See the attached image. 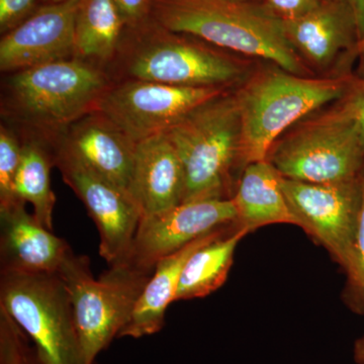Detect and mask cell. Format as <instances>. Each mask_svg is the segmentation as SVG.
I'll use <instances>...</instances> for the list:
<instances>
[{
    "mask_svg": "<svg viewBox=\"0 0 364 364\" xmlns=\"http://www.w3.org/2000/svg\"><path fill=\"white\" fill-rule=\"evenodd\" d=\"M231 198L237 210V226L248 232L272 224L299 227L282 189V176L268 160L244 167Z\"/></svg>",
    "mask_w": 364,
    "mask_h": 364,
    "instance_id": "obj_18",
    "label": "cell"
},
{
    "mask_svg": "<svg viewBox=\"0 0 364 364\" xmlns=\"http://www.w3.org/2000/svg\"><path fill=\"white\" fill-rule=\"evenodd\" d=\"M323 0H264L262 6L282 21L294 20L317 9Z\"/></svg>",
    "mask_w": 364,
    "mask_h": 364,
    "instance_id": "obj_28",
    "label": "cell"
},
{
    "mask_svg": "<svg viewBox=\"0 0 364 364\" xmlns=\"http://www.w3.org/2000/svg\"><path fill=\"white\" fill-rule=\"evenodd\" d=\"M356 57L360 60V71L359 73H364V36L363 39L359 41L358 47H356Z\"/></svg>",
    "mask_w": 364,
    "mask_h": 364,
    "instance_id": "obj_31",
    "label": "cell"
},
{
    "mask_svg": "<svg viewBox=\"0 0 364 364\" xmlns=\"http://www.w3.org/2000/svg\"><path fill=\"white\" fill-rule=\"evenodd\" d=\"M136 144L97 111L67 128L58 152L129 193Z\"/></svg>",
    "mask_w": 364,
    "mask_h": 364,
    "instance_id": "obj_15",
    "label": "cell"
},
{
    "mask_svg": "<svg viewBox=\"0 0 364 364\" xmlns=\"http://www.w3.org/2000/svg\"><path fill=\"white\" fill-rule=\"evenodd\" d=\"M9 86L23 117L53 129L68 128L95 112L109 87L104 72L75 57L14 72Z\"/></svg>",
    "mask_w": 364,
    "mask_h": 364,
    "instance_id": "obj_7",
    "label": "cell"
},
{
    "mask_svg": "<svg viewBox=\"0 0 364 364\" xmlns=\"http://www.w3.org/2000/svg\"><path fill=\"white\" fill-rule=\"evenodd\" d=\"M0 306L42 364H86L70 296L57 272H0Z\"/></svg>",
    "mask_w": 364,
    "mask_h": 364,
    "instance_id": "obj_6",
    "label": "cell"
},
{
    "mask_svg": "<svg viewBox=\"0 0 364 364\" xmlns=\"http://www.w3.org/2000/svg\"><path fill=\"white\" fill-rule=\"evenodd\" d=\"M358 354L359 360L360 363L364 364V341L360 344V346L358 347Z\"/></svg>",
    "mask_w": 364,
    "mask_h": 364,
    "instance_id": "obj_33",
    "label": "cell"
},
{
    "mask_svg": "<svg viewBox=\"0 0 364 364\" xmlns=\"http://www.w3.org/2000/svg\"><path fill=\"white\" fill-rule=\"evenodd\" d=\"M79 0L43 4L0 41V69L18 72L75 57L74 23Z\"/></svg>",
    "mask_w": 364,
    "mask_h": 364,
    "instance_id": "obj_13",
    "label": "cell"
},
{
    "mask_svg": "<svg viewBox=\"0 0 364 364\" xmlns=\"http://www.w3.org/2000/svg\"><path fill=\"white\" fill-rule=\"evenodd\" d=\"M119 52L127 54L129 79L169 85L234 90L253 70L248 58L172 32L152 18L136 28H124Z\"/></svg>",
    "mask_w": 364,
    "mask_h": 364,
    "instance_id": "obj_3",
    "label": "cell"
},
{
    "mask_svg": "<svg viewBox=\"0 0 364 364\" xmlns=\"http://www.w3.org/2000/svg\"><path fill=\"white\" fill-rule=\"evenodd\" d=\"M361 188V207L359 214L358 234L354 248V267L349 275L351 286L364 299V168L359 176Z\"/></svg>",
    "mask_w": 364,
    "mask_h": 364,
    "instance_id": "obj_27",
    "label": "cell"
},
{
    "mask_svg": "<svg viewBox=\"0 0 364 364\" xmlns=\"http://www.w3.org/2000/svg\"><path fill=\"white\" fill-rule=\"evenodd\" d=\"M186 176L184 202L231 198L232 174L241 167V117L235 90L208 100L166 132Z\"/></svg>",
    "mask_w": 364,
    "mask_h": 364,
    "instance_id": "obj_4",
    "label": "cell"
},
{
    "mask_svg": "<svg viewBox=\"0 0 364 364\" xmlns=\"http://www.w3.org/2000/svg\"><path fill=\"white\" fill-rule=\"evenodd\" d=\"M121 14L124 26L136 28L145 23L152 16L155 0H112Z\"/></svg>",
    "mask_w": 364,
    "mask_h": 364,
    "instance_id": "obj_29",
    "label": "cell"
},
{
    "mask_svg": "<svg viewBox=\"0 0 364 364\" xmlns=\"http://www.w3.org/2000/svg\"><path fill=\"white\" fill-rule=\"evenodd\" d=\"M52 161L41 144L33 141L23 144L20 168L14 182V195L18 200L32 203L33 215L38 221L53 232L56 198L50 181Z\"/></svg>",
    "mask_w": 364,
    "mask_h": 364,
    "instance_id": "obj_22",
    "label": "cell"
},
{
    "mask_svg": "<svg viewBox=\"0 0 364 364\" xmlns=\"http://www.w3.org/2000/svg\"><path fill=\"white\" fill-rule=\"evenodd\" d=\"M23 145L11 132L0 130V207L16 202L14 182L20 168Z\"/></svg>",
    "mask_w": 364,
    "mask_h": 364,
    "instance_id": "obj_25",
    "label": "cell"
},
{
    "mask_svg": "<svg viewBox=\"0 0 364 364\" xmlns=\"http://www.w3.org/2000/svg\"><path fill=\"white\" fill-rule=\"evenodd\" d=\"M57 273L70 296L85 363L95 364L98 354L128 324L152 274L122 262L111 265L97 279L90 258L71 248Z\"/></svg>",
    "mask_w": 364,
    "mask_h": 364,
    "instance_id": "obj_5",
    "label": "cell"
},
{
    "mask_svg": "<svg viewBox=\"0 0 364 364\" xmlns=\"http://www.w3.org/2000/svg\"><path fill=\"white\" fill-rule=\"evenodd\" d=\"M351 71L322 77L291 73L273 64L254 69L235 88L241 117V167L267 160L280 136L289 129L346 90Z\"/></svg>",
    "mask_w": 364,
    "mask_h": 364,
    "instance_id": "obj_1",
    "label": "cell"
},
{
    "mask_svg": "<svg viewBox=\"0 0 364 364\" xmlns=\"http://www.w3.org/2000/svg\"><path fill=\"white\" fill-rule=\"evenodd\" d=\"M317 114L350 134L364 154V73L354 74L343 95Z\"/></svg>",
    "mask_w": 364,
    "mask_h": 364,
    "instance_id": "obj_23",
    "label": "cell"
},
{
    "mask_svg": "<svg viewBox=\"0 0 364 364\" xmlns=\"http://www.w3.org/2000/svg\"><path fill=\"white\" fill-rule=\"evenodd\" d=\"M229 1L238 2V4H263L264 0H229Z\"/></svg>",
    "mask_w": 364,
    "mask_h": 364,
    "instance_id": "obj_32",
    "label": "cell"
},
{
    "mask_svg": "<svg viewBox=\"0 0 364 364\" xmlns=\"http://www.w3.org/2000/svg\"><path fill=\"white\" fill-rule=\"evenodd\" d=\"M282 23L287 40L312 70L336 66L350 71L358 59L359 35L353 11L344 0H323L305 16Z\"/></svg>",
    "mask_w": 364,
    "mask_h": 364,
    "instance_id": "obj_14",
    "label": "cell"
},
{
    "mask_svg": "<svg viewBox=\"0 0 364 364\" xmlns=\"http://www.w3.org/2000/svg\"><path fill=\"white\" fill-rule=\"evenodd\" d=\"M41 0H0V32L13 30L35 13Z\"/></svg>",
    "mask_w": 364,
    "mask_h": 364,
    "instance_id": "obj_26",
    "label": "cell"
},
{
    "mask_svg": "<svg viewBox=\"0 0 364 364\" xmlns=\"http://www.w3.org/2000/svg\"><path fill=\"white\" fill-rule=\"evenodd\" d=\"M282 189L299 227L325 246L349 277L354 267L360 214L359 177L333 183H309L282 177Z\"/></svg>",
    "mask_w": 364,
    "mask_h": 364,
    "instance_id": "obj_10",
    "label": "cell"
},
{
    "mask_svg": "<svg viewBox=\"0 0 364 364\" xmlns=\"http://www.w3.org/2000/svg\"><path fill=\"white\" fill-rule=\"evenodd\" d=\"M293 128L268 154V161L280 176L309 183H333L360 176L364 154L350 134L317 112Z\"/></svg>",
    "mask_w": 364,
    "mask_h": 364,
    "instance_id": "obj_8",
    "label": "cell"
},
{
    "mask_svg": "<svg viewBox=\"0 0 364 364\" xmlns=\"http://www.w3.org/2000/svg\"><path fill=\"white\" fill-rule=\"evenodd\" d=\"M70 248L26 212L23 200L0 207V272H57Z\"/></svg>",
    "mask_w": 364,
    "mask_h": 364,
    "instance_id": "obj_16",
    "label": "cell"
},
{
    "mask_svg": "<svg viewBox=\"0 0 364 364\" xmlns=\"http://www.w3.org/2000/svg\"><path fill=\"white\" fill-rule=\"evenodd\" d=\"M124 28L112 0H79L74 23L75 58L109 61L119 52Z\"/></svg>",
    "mask_w": 364,
    "mask_h": 364,
    "instance_id": "obj_21",
    "label": "cell"
},
{
    "mask_svg": "<svg viewBox=\"0 0 364 364\" xmlns=\"http://www.w3.org/2000/svg\"><path fill=\"white\" fill-rule=\"evenodd\" d=\"M65 1V0H41V4H56V2Z\"/></svg>",
    "mask_w": 364,
    "mask_h": 364,
    "instance_id": "obj_34",
    "label": "cell"
},
{
    "mask_svg": "<svg viewBox=\"0 0 364 364\" xmlns=\"http://www.w3.org/2000/svg\"><path fill=\"white\" fill-rule=\"evenodd\" d=\"M248 233L238 227L195 251L182 270L176 301L203 298L221 287L233 264L237 245Z\"/></svg>",
    "mask_w": 364,
    "mask_h": 364,
    "instance_id": "obj_20",
    "label": "cell"
},
{
    "mask_svg": "<svg viewBox=\"0 0 364 364\" xmlns=\"http://www.w3.org/2000/svg\"><path fill=\"white\" fill-rule=\"evenodd\" d=\"M172 32L188 33L245 58L303 76L314 72L287 40L284 23L262 4L229 0H155L152 16Z\"/></svg>",
    "mask_w": 364,
    "mask_h": 364,
    "instance_id": "obj_2",
    "label": "cell"
},
{
    "mask_svg": "<svg viewBox=\"0 0 364 364\" xmlns=\"http://www.w3.org/2000/svg\"><path fill=\"white\" fill-rule=\"evenodd\" d=\"M228 228L188 244L177 252L162 258L157 263L154 272L151 275L149 282L139 299L130 321L119 333V338H142L156 334L162 329L165 322V312L170 304L176 301L182 270L189 257L205 244L229 231Z\"/></svg>",
    "mask_w": 364,
    "mask_h": 364,
    "instance_id": "obj_19",
    "label": "cell"
},
{
    "mask_svg": "<svg viewBox=\"0 0 364 364\" xmlns=\"http://www.w3.org/2000/svg\"><path fill=\"white\" fill-rule=\"evenodd\" d=\"M353 11L358 23L359 41L364 36V0H344Z\"/></svg>",
    "mask_w": 364,
    "mask_h": 364,
    "instance_id": "obj_30",
    "label": "cell"
},
{
    "mask_svg": "<svg viewBox=\"0 0 364 364\" xmlns=\"http://www.w3.org/2000/svg\"><path fill=\"white\" fill-rule=\"evenodd\" d=\"M64 181L85 205L100 233V254L109 267L124 261L143 214L128 191L105 181L85 165L57 152Z\"/></svg>",
    "mask_w": 364,
    "mask_h": 364,
    "instance_id": "obj_12",
    "label": "cell"
},
{
    "mask_svg": "<svg viewBox=\"0 0 364 364\" xmlns=\"http://www.w3.org/2000/svg\"><path fill=\"white\" fill-rule=\"evenodd\" d=\"M20 326L0 306V364H42Z\"/></svg>",
    "mask_w": 364,
    "mask_h": 364,
    "instance_id": "obj_24",
    "label": "cell"
},
{
    "mask_svg": "<svg viewBox=\"0 0 364 364\" xmlns=\"http://www.w3.org/2000/svg\"><path fill=\"white\" fill-rule=\"evenodd\" d=\"M186 176L166 134L136 143L129 193L143 217L161 214L184 200Z\"/></svg>",
    "mask_w": 364,
    "mask_h": 364,
    "instance_id": "obj_17",
    "label": "cell"
},
{
    "mask_svg": "<svg viewBox=\"0 0 364 364\" xmlns=\"http://www.w3.org/2000/svg\"><path fill=\"white\" fill-rule=\"evenodd\" d=\"M236 223L237 210L232 198L182 203L161 214L143 217L128 255L122 262L153 274L162 258Z\"/></svg>",
    "mask_w": 364,
    "mask_h": 364,
    "instance_id": "obj_11",
    "label": "cell"
},
{
    "mask_svg": "<svg viewBox=\"0 0 364 364\" xmlns=\"http://www.w3.org/2000/svg\"><path fill=\"white\" fill-rule=\"evenodd\" d=\"M228 90H231L128 79L109 85L98 100L95 111L104 114L136 144L166 133L196 107Z\"/></svg>",
    "mask_w": 364,
    "mask_h": 364,
    "instance_id": "obj_9",
    "label": "cell"
}]
</instances>
